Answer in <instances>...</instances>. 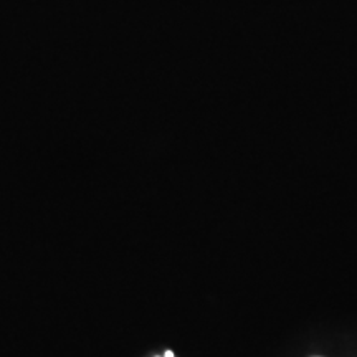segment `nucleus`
I'll use <instances>...</instances> for the list:
<instances>
[{
	"instance_id": "1",
	"label": "nucleus",
	"mask_w": 357,
	"mask_h": 357,
	"mask_svg": "<svg viewBox=\"0 0 357 357\" xmlns=\"http://www.w3.org/2000/svg\"><path fill=\"white\" fill-rule=\"evenodd\" d=\"M164 357H176V356H174V352H172V351H167L166 354H164Z\"/></svg>"
}]
</instances>
